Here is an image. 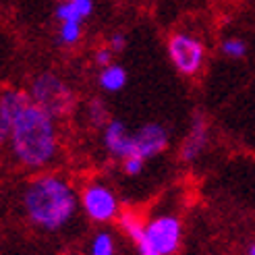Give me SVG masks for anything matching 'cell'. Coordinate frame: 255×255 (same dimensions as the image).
<instances>
[{
	"label": "cell",
	"mask_w": 255,
	"mask_h": 255,
	"mask_svg": "<svg viewBox=\"0 0 255 255\" xmlns=\"http://www.w3.org/2000/svg\"><path fill=\"white\" fill-rule=\"evenodd\" d=\"M6 147L17 166L31 172H42L58 158L60 123L31 102L10 123Z\"/></svg>",
	"instance_id": "cell-1"
},
{
	"label": "cell",
	"mask_w": 255,
	"mask_h": 255,
	"mask_svg": "<svg viewBox=\"0 0 255 255\" xmlns=\"http://www.w3.org/2000/svg\"><path fill=\"white\" fill-rule=\"evenodd\" d=\"M208 145H210V121L206 114L197 110L191 117L187 135L183 137L181 147H178V158L185 164H193L203 156Z\"/></svg>",
	"instance_id": "cell-7"
},
{
	"label": "cell",
	"mask_w": 255,
	"mask_h": 255,
	"mask_svg": "<svg viewBox=\"0 0 255 255\" xmlns=\"http://www.w3.org/2000/svg\"><path fill=\"white\" fill-rule=\"evenodd\" d=\"M8 135H10V121L0 110V149L8 145Z\"/></svg>",
	"instance_id": "cell-21"
},
{
	"label": "cell",
	"mask_w": 255,
	"mask_h": 255,
	"mask_svg": "<svg viewBox=\"0 0 255 255\" xmlns=\"http://www.w3.org/2000/svg\"><path fill=\"white\" fill-rule=\"evenodd\" d=\"M21 206L31 226L44 233H58L77 214L79 193L62 174L42 170L25 185Z\"/></svg>",
	"instance_id": "cell-2"
},
{
	"label": "cell",
	"mask_w": 255,
	"mask_h": 255,
	"mask_svg": "<svg viewBox=\"0 0 255 255\" xmlns=\"http://www.w3.org/2000/svg\"><path fill=\"white\" fill-rule=\"evenodd\" d=\"M27 92L33 104L44 108L50 117L58 123L71 119L79 106V94L67 77H62L56 71H37L29 79Z\"/></svg>",
	"instance_id": "cell-3"
},
{
	"label": "cell",
	"mask_w": 255,
	"mask_h": 255,
	"mask_svg": "<svg viewBox=\"0 0 255 255\" xmlns=\"http://www.w3.org/2000/svg\"><path fill=\"white\" fill-rule=\"evenodd\" d=\"M220 54L231 58V60H241L247 54V44H245V40H241V37H237V35L224 37V40L220 42Z\"/></svg>",
	"instance_id": "cell-17"
},
{
	"label": "cell",
	"mask_w": 255,
	"mask_h": 255,
	"mask_svg": "<svg viewBox=\"0 0 255 255\" xmlns=\"http://www.w3.org/2000/svg\"><path fill=\"white\" fill-rule=\"evenodd\" d=\"M102 145H104L106 154L110 158L119 162H123L129 156H135L133 131L127 127V123L119 119H110L104 129H102Z\"/></svg>",
	"instance_id": "cell-9"
},
{
	"label": "cell",
	"mask_w": 255,
	"mask_h": 255,
	"mask_svg": "<svg viewBox=\"0 0 255 255\" xmlns=\"http://www.w3.org/2000/svg\"><path fill=\"white\" fill-rule=\"evenodd\" d=\"M117 222H119V228L123 231V235L129 239L133 245H137L139 241L143 239V235H145V220L135 210H131V208L121 210Z\"/></svg>",
	"instance_id": "cell-13"
},
{
	"label": "cell",
	"mask_w": 255,
	"mask_h": 255,
	"mask_svg": "<svg viewBox=\"0 0 255 255\" xmlns=\"http://www.w3.org/2000/svg\"><path fill=\"white\" fill-rule=\"evenodd\" d=\"M31 104V98L27 89L21 87H2L0 89V110L4 112V117L12 123L19 114Z\"/></svg>",
	"instance_id": "cell-10"
},
{
	"label": "cell",
	"mask_w": 255,
	"mask_h": 255,
	"mask_svg": "<svg viewBox=\"0 0 255 255\" xmlns=\"http://www.w3.org/2000/svg\"><path fill=\"white\" fill-rule=\"evenodd\" d=\"M96 81H98V87L102 89V92H106V94H119L121 89H125L127 83H129V73H127V69L121 65V62L114 60L112 65L98 69Z\"/></svg>",
	"instance_id": "cell-11"
},
{
	"label": "cell",
	"mask_w": 255,
	"mask_h": 255,
	"mask_svg": "<svg viewBox=\"0 0 255 255\" xmlns=\"http://www.w3.org/2000/svg\"><path fill=\"white\" fill-rule=\"evenodd\" d=\"M89 255H117V239L110 231L102 228L89 241Z\"/></svg>",
	"instance_id": "cell-16"
},
{
	"label": "cell",
	"mask_w": 255,
	"mask_h": 255,
	"mask_svg": "<svg viewBox=\"0 0 255 255\" xmlns=\"http://www.w3.org/2000/svg\"><path fill=\"white\" fill-rule=\"evenodd\" d=\"M121 168L127 176H137V174H141L143 168H145V160L143 158H139V156H129V158H125L121 162Z\"/></svg>",
	"instance_id": "cell-19"
},
{
	"label": "cell",
	"mask_w": 255,
	"mask_h": 255,
	"mask_svg": "<svg viewBox=\"0 0 255 255\" xmlns=\"http://www.w3.org/2000/svg\"><path fill=\"white\" fill-rule=\"evenodd\" d=\"M106 44L114 50V54H119V52H123V50L127 48V33H123V31H114L108 40H106Z\"/></svg>",
	"instance_id": "cell-20"
},
{
	"label": "cell",
	"mask_w": 255,
	"mask_h": 255,
	"mask_svg": "<svg viewBox=\"0 0 255 255\" xmlns=\"http://www.w3.org/2000/svg\"><path fill=\"white\" fill-rule=\"evenodd\" d=\"M245 255H255V243H249V245H247Z\"/></svg>",
	"instance_id": "cell-22"
},
{
	"label": "cell",
	"mask_w": 255,
	"mask_h": 255,
	"mask_svg": "<svg viewBox=\"0 0 255 255\" xmlns=\"http://www.w3.org/2000/svg\"><path fill=\"white\" fill-rule=\"evenodd\" d=\"M79 210L85 218L94 224H110L117 222L121 214V201L114 189L102 181H92L79 191Z\"/></svg>",
	"instance_id": "cell-6"
},
{
	"label": "cell",
	"mask_w": 255,
	"mask_h": 255,
	"mask_svg": "<svg viewBox=\"0 0 255 255\" xmlns=\"http://www.w3.org/2000/svg\"><path fill=\"white\" fill-rule=\"evenodd\" d=\"M183 247V222L176 214H158L145 220V235L135 245L137 255H178Z\"/></svg>",
	"instance_id": "cell-4"
},
{
	"label": "cell",
	"mask_w": 255,
	"mask_h": 255,
	"mask_svg": "<svg viewBox=\"0 0 255 255\" xmlns=\"http://www.w3.org/2000/svg\"><path fill=\"white\" fill-rule=\"evenodd\" d=\"M166 54L174 71L191 79L206 67L208 46L199 35L191 31H172L166 40Z\"/></svg>",
	"instance_id": "cell-5"
},
{
	"label": "cell",
	"mask_w": 255,
	"mask_h": 255,
	"mask_svg": "<svg viewBox=\"0 0 255 255\" xmlns=\"http://www.w3.org/2000/svg\"><path fill=\"white\" fill-rule=\"evenodd\" d=\"M96 2L94 0H62L54 8V17L60 21H79L85 23L94 15Z\"/></svg>",
	"instance_id": "cell-12"
},
{
	"label": "cell",
	"mask_w": 255,
	"mask_h": 255,
	"mask_svg": "<svg viewBox=\"0 0 255 255\" xmlns=\"http://www.w3.org/2000/svg\"><path fill=\"white\" fill-rule=\"evenodd\" d=\"M85 119L87 123L94 127V129H104L106 123L110 121V112H108V106H106V102L102 100V98H92V100H87V104H85Z\"/></svg>",
	"instance_id": "cell-15"
},
{
	"label": "cell",
	"mask_w": 255,
	"mask_h": 255,
	"mask_svg": "<svg viewBox=\"0 0 255 255\" xmlns=\"http://www.w3.org/2000/svg\"><path fill=\"white\" fill-rule=\"evenodd\" d=\"M83 40V23L79 21H60L56 31V44L62 48H75Z\"/></svg>",
	"instance_id": "cell-14"
},
{
	"label": "cell",
	"mask_w": 255,
	"mask_h": 255,
	"mask_svg": "<svg viewBox=\"0 0 255 255\" xmlns=\"http://www.w3.org/2000/svg\"><path fill=\"white\" fill-rule=\"evenodd\" d=\"M92 58H94V65L98 69L108 67V65H112V62H114V50L108 44H102V46H98L94 50V56Z\"/></svg>",
	"instance_id": "cell-18"
},
{
	"label": "cell",
	"mask_w": 255,
	"mask_h": 255,
	"mask_svg": "<svg viewBox=\"0 0 255 255\" xmlns=\"http://www.w3.org/2000/svg\"><path fill=\"white\" fill-rule=\"evenodd\" d=\"M133 141H135V156L147 162L168 149L170 131L162 123H145L133 131Z\"/></svg>",
	"instance_id": "cell-8"
}]
</instances>
